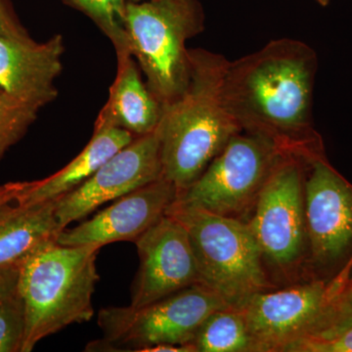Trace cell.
I'll return each mask as SVG.
<instances>
[{
    "mask_svg": "<svg viewBox=\"0 0 352 352\" xmlns=\"http://www.w3.org/2000/svg\"><path fill=\"white\" fill-rule=\"evenodd\" d=\"M31 184V182H8L0 185V207L6 204L12 203Z\"/></svg>",
    "mask_w": 352,
    "mask_h": 352,
    "instance_id": "cell-26",
    "label": "cell"
},
{
    "mask_svg": "<svg viewBox=\"0 0 352 352\" xmlns=\"http://www.w3.org/2000/svg\"><path fill=\"white\" fill-rule=\"evenodd\" d=\"M63 36L44 43L0 36V90L38 109L57 98L55 82L63 69Z\"/></svg>",
    "mask_w": 352,
    "mask_h": 352,
    "instance_id": "cell-14",
    "label": "cell"
},
{
    "mask_svg": "<svg viewBox=\"0 0 352 352\" xmlns=\"http://www.w3.org/2000/svg\"><path fill=\"white\" fill-rule=\"evenodd\" d=\"M0 91H1V90H0Z\"/></svg>",
    "mask_w": 352,
    "mask_h": 352,
    "instance_id": "cell-30",
    "label": "cell"
},
{
    "mask_svg": "<svg viewBox=\"0 0 352 352\" xmlns=\"http://www.w3.org/2000/svg\"><path fill=\"white\" fill-rule=\"evenodd\" d=\"M307 279L339 287L352 263V184L329 163L325 152L305 157L303 179Z\"/></svg>",
    "mask_w": 352,
    "mask_h": 352,
    "instance_id": "cell-8",
    "label": "cell"
},
{
    "mask_svg": "<svg viewBox=\"0 0 352 352\" xmlns=\"http://www.w3.org/2000/svg\"><path fill=\"white\" fill-rule=\"evenodd\" d=\"M352 272V263H351V273Z\"/></svg>",
    "mask_w": 352,
    "mask_h": 352,
    "instance_id": "cell-29",
    "label": "cell"
},
{
    "mask_svg": "<svg viewBox=\"0 0 352 352\" xmlns=\"http://www.w3.org/2000/svg\"><path fill=\"white\" fill-rule=\"evenodd\" d=\"M303 179L305 157L285 154L245 220L278 288L308 280Z\"/></svg>",
    "mask_w": 352,
    "mask_h": 352,
    "instance_id": "cell-6",
    "label": "cell"
},
{
    "mask_svg": "<svg viewBox=\"0 0 352 352\" xmlns=\"http://www.w3.org/2000/svg\"><path fill=\"white\" fill-rule=\"evenodd\" d=\"M287 153L270 138L238 132L175 204L245 222L264 184Z\"/></svg>",
    "mask_w": 352,
    "mask_h": 352,
    "instance_id": "cell-9",
    "label": "cell"
},
{
    "mask_svg": "<svg viewBox=\"0 0 352 352\" xmlns=\"http://www.w3.org/2000/svg\"><path fill=\"white\" fill-rule=\"evenodd\" d=\"M41 109L0 91V163L11 147L24 138Z\"/></svg>",
    "mask_w": 352,
    "mask_h": 352,
    "instance_id": "cell-20",
    "label": "cell"
},
{
    "mask_svg": "<svg viewBox=\"0 0 352 352\" xmlns=\"http://www.w3.org/2000/svg\"><path fill=\"white\" fill-rule=\"evenodd\" d=\"M124 27L131 56L146 83L164 106L188 85L191 63L186 43L205 29L199 0L127 1Z\"/></svg>",
    "mask_w": 352,
    "mask_h": 352,
    "instance_id": "cell-4",
    "label": "cell"
},
{
    "mask_svg": "<svg viewBox=\"0 0 352 352\" xmlns=\"http://www.w3.org/2000/svg\"><path fill=\"white\" fill-rule=\"evenodd\" d=\"M227 307L214 291L195 284L145 307L102 308L98 325L103 337L85 349L146 352L157 344L191 346L206 319Z\"/></svg>",
    "mask_w": 352,
    "mask_h": 352,
    "instance_id": "cell-7",
    "label": "cell"
},
{
    "mask_svg": "<svg viewBox=\"0 0 352 352\" xmlns=\"http://www.w3.org/2000/svg\"><path fill=\"white\" fill-rule=\"evenodd\" d=\"M163 178L159 127L116 153L87 182L57 199L55 215L61 230L104 204Z\"/></svg>",
    "mask_w": 352,
    "mask_h": 352,
    "instance_id": "cell-11",
    "label": "cell"
},
{
    "mask_svg": "<svg viewBox=\"0 0 352 352\" xmlns=\"http://www.w3.org/2000/svg\"><path fill=\"white\" fill-rule=\"evenodd\" d=\"M25 331L24 303L16 289L0 300V352H22Z\"/></svg>",
    "mask_w": 352,
    "mask_h": 352,
    "instance_id": "cell-22",
    "label": "cell"
},
{
    "mask_svg": "<svg viewBox=\"0 0 352 352\" xmlns=\"http://www.w3.org/2000/svg\"><path fill=\"white\" fill-rule=\"evenodd\" d=\"M139 256L131 285L132 307H142L200 284L195 256L185 227L166 214L134 241Z\"/></svg>",
    "mask_w": 352,
    "mask_h": 352,
    "instance_id": "cell-12",
    "label": "cell"
},
{
    "mask_svg": "<svg viewBox=\"0 0 352 352\" xmlns=\"http://www.w3.org/2000/svg\"><path fill=\"white\" fill-rule=\"evenodd\" d=\"M285 352H352V327L329 338H302Z\"/></svg>",
    "mask_w": 352,
    "mask_h": 352,
    "instance_id": "cell-23",
    "label": "cell"
},
{
    "mask_svg": "<svg viewBox=\"0 0 352 352\" xmlns=\"http://www.w3.org/2000/svg\"><path fill=\"white\" fill-rule=\"evenodd\" d=\"M191 346L195 352H251V338L243 310L227 307L210 314Z\"/></svg>",
    "mask_w": 352,
    "mask_h": 352,
    "instance_id": "cell-18",
    "label": "cell"
},
{
    "mask_svg": "<svg viewBox=\"0 0 352 352\" xmlns=\"http://www.w3.org/2000/svg\"><path fill=\"white\" fill-rule=\"evenodd\" d=\"M166 214L175 217L188 233L200 284L229 307L241 309L252 296L278 288L245 222L176 204Z\"/></svg>",
    "mask_w": 352,
    "mask_h": 352,
    "instance_id": "cell-5",
    "label": "cell"
},
{
    "mask_svg": "<svg viewBox=\"0 0 352 352\" xmlns=\"http://www.w3.org/2000/svg\"><path fill=\"white\" fill-rule=\"evenodd\" d=\"M331 282L310 279L266 289L241 308L251 338V352H285L310 333L325 307Z\"/></svg>",
    "mask_w": 352,
    "mask_h": 352,
    "instance_id": "cell-10",
    "label": "cell"
},
{
    "mask_svg": "<svg viewBox=\"0 0 352 352\" xmlns=\"http://www.w3.org/2000/svg\"><path fill=\"white\" fill-rule=\"evenodd\" d=\"M28 36V32L18 22L7 0H0V36L15 38Z\"/></svg>",
    "mask_w": 352,
    "mask_h": 352,
    "instance_id": "cell-24",
    "label": "cell"
},
{
    "mask_svg": "<svg viewBox=\"0 0 352 352\" xmlns=\"http://www.w3.org/2000/svg\"><path fill=\"white\" fill-rule=\"evenodd\" d=\"M164 113V104L143 82L133 57L119 58L117 78L98 118L139 138L156 131Z\"/></svg>",
    "mask_w": 352,
    "mask_h": 352,
    "instance_id": "cell-16",
    "label": "cell"
},
{
    "mask_svg": "<svg viewBox=\"0 0 352 352\" xmlns=\"http://www.w3.org/2000/svg\"><path fill=\"white\" fill-rule=\"evenodd\" d=\"M82 11L112 41L118 59L131 56L124 27L127 0H63Z\"/></svg>",
    "mask_w": 352,
    "mask_h": 352,
    "instance_id": "cell-19",
    "label": "cell"
},
{
    "mask_svg": "<svg viewBox=\"0 0 352 352\" xmlns=\"http://www.w3.org/2000/svg\"><path fill=\"white\" fill-rule=\"evenodd\" d=\"M134 138L135 136L129 131L98 118L94 135L85 149L58 173L44 179L31 182L16 201L36 204L56 200L66 195L87 182L110 157Z\"/></svg>",
    "mask_w": 352,
    "mask_h": 352,
    "instance_id": "cell-15",
    "label": "cell"
},
{
    "mask_svg": "<svg viewBox=\"0 0 352 352\" xmlns=\"http://www.w3.org/2000/svg\"><path fill=\"white\" fill-rule=\"evenodd\" d=\"M352 327V272L349 278L333 287L320 316L310 333L303 338H329Z\"/></svg>",
    "mask_w": 352,
    "mask_h": 352,
    "instance_id": "cell-21",
    "label": "cell"
},
{
    "mask_svg": "<svg viewBox=\"0 0 352 352\" xmlns=\"http://www.w3.org/2000/svg\"><path fill=\"white\" fill-rule=\"evenodd\" d=\"M178 190L166 178L150 183L120 197L107 208L78 224L64 229L57 243L64 245H95L134 242L154 226L175 204Z\"/></svg>",
    "mask_w": 352,
    "mask_h": 352,
    "instance_id": "cell-13",
    "label": "cell"
},
{
    "mask_svg": "<svg viewBox=\"0 0 352 352\" xmlns=\"http://www.w3.org/2000/svg\"><path fill=\"white\" fill-rule=\"evenodd\" d=\"M56 200L6 204L0 207V266L15 265L34 251L57 241L61 233Z\"/></svg>",
    "mask_w": 352,
    "mask_h": 352,
    "instance_id": "cell-17",
    "label": "cell"
},
{
    "mask_svg": "<svg viewBox=\"0 0 352 352\" xmlns=\"http://www.w3.org/2000/svg\"><path fill=\"white\" fill-rule=\"evenodd\" d=\"M189 54L188 85L176 100L164 106L159 126L163 177L175 185L178 195L242 131L222 92L229 60L203 48H192Z\"/></svg>",
    "mask_w": 352,
    "mask_h": 352,
    "instance_id": "cell-2",
    "label": "cell"
},
{
    "mask_svg": "<svg viewBox=\"0 0 352 352\" xmlns=\"http://www.w3.org/2000/svg\"><path fill=\"white\" fill-rule=\"evenodd\" d=\"M318 58L300 41L280 38L229 61L223 98L242 131L271 139L284 151L307 157L325 152L314 122Z\"/></svg>",
    "mask_w": 352,
    "mask_h": 352,
    "instance_id": "cell-1",
    "label": "cell"
},
{
    "mask_svg": "<svg viewBox=\"0 0 352 352\" xmlns=\"http://www.w3.org/2000/svg\"><path fill=\"white\" fill-rule=\"evenodd\" d=\"M314 1L322 7H326L330 4L331 0H314Z\"/></svg>",
    "mask_w": 352,
    "mask_h": 352,
    "instance_id": "cell-27",
    "label": "cell"
},
{
    "mask_svg": "<svg viewBox=\"0 0 352 352\" xmlns=\"http://www.w3.org/2000/svg\"><path fill=\"white\" fill-rule=\"evenodd\" d=\"M20 264L0 266V300L17 289Z\"/></svg>",
    "mask_w": 352,
    "mask_h": 352,
    "instance_id": "cell-25",
    "label": "cell"
},
{
    "mask_svg": "<svg viewBox=\"0 0 352 352\" xmlns=\"http://www.w3.org/2000/svg\"><path fill=\"white\" fill-rule=\"evenodd\" d=\"M127 1L138 2V1H142V0H127Z\"/></svg>",
    "mask_w": 352,
    "mask_h": 352,
    "instance_id": "cell-28",
    "label": "cell"
},
{
    "mask_svg": "<svg viewBox=\"0 0 352 352\" xmlns=\"http://www.w3.org/2000/svg\"><path fill=\"white\" fill-rule=\"evenodd\" d=\"M95 245L47 243L20 264L17 291L24 303L22 352L73 324L91 320L99 275Z\"/></svg>",
    "mask_w": 352,
    "mask_h": 352,
    "instance_id": "cell-3",
    "label": "cell"
}]
</instances>
